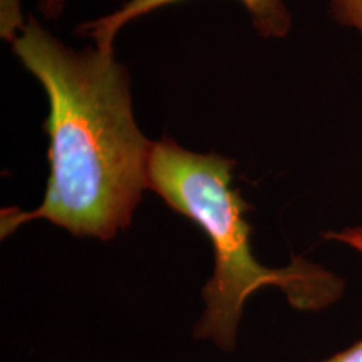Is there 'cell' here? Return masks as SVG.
Returning <instances> with one entry per match:
<instances>
[{
  "instance_id": "5",
  "label": "cell",
  "mask_w": 362,
  "mask_h": 362,
  "mask_svg": "<svg viewBox=\"0 0 362 362\" xmlns=\"http://www.w3.org/2000/svg\"><path fill=\"white\" fill-rule=\"evenodd\" d=\"M22 0H0V37L13 42L25 27Z\"/></svg>"
},
{
  "instance_id": "6",
  "label": "cell",
  "mask_w": 362,
  "mask_h": 362,
  "mask_svg": "<svg viewBox=\"0 0 362 362\" xmlns=\"http://www.w3.org/2000/svg\"><path fill=\"white\" fill-rule=\"evenodd\" d=\"M332 19L359 33L362 39V0H329Z\"/></svg>"
},
{
  "instance_id": "1",
  "label": "cell",
  "mask_w": 362,
  "mask_h": 362,
  "mask_svg": "<svg viewBox=\"0 0 362 362\" xmlns=\"http://www.w3.org/2000/svg\"><path fill=\"white\" fill-rule=\"evenodd\" d=\"M12 51L47 96L49 176L37 208L0 211V237L47 220L74 237L112 240L149 189L155 146L136 123L128 69L115 52L69 47L34 16Z\"/></svg>"
},
{
  "instance_id": "3",
  "label": "cell",
  "mask_w": 362,
  "mask_h": 362,
  "mask_svg": "<svg viewBox=\"0 0 362 362\" xmlns=\"http://www.w3.org/2000/svg\"><path fill=\"white\" fill-rule=\"evenodd\" d=\"M185 0H121L119 7L99 19L84 22L78 27L79 37L90 39L94 47L104 52H115L116 35L124 25ZM257 34L264 39H282L292 29V13L284 0H240Z\"/></svg>"
},
{
  "instance_id": "2",
  "label": "cell",
  "mask_w": 362,
  "mask_h": 362,
  "mask_svg": "<svg viewBox=\"0 0 362 362\" xmlns=\"http://www.w3.org/2000/svg\"><path fill=\"white\" fill-rule=\"evenodd\" d=\"M235 160L181 148L171 138L156 141L149 160V189L171 210L193 221L214 250V274L203 287L205 312L194 336L233 349L245 302L264 287H277L297 310L317 312L336 304L344 280L322 265L292 255L270 269L252 248V210L235 187Z\"/></svg>"
},
{
  "instance_id": "7",
  "label": "cell",
  "mask_w": 362,
  "mask_h": 362,
  "mask_svg": "<svg viewBox=\"0 0 362 362\" xmlns=\"http://www.w3.org/2000/svg\"><path fill=\"white\" fill-rule=\"evenodd\" d=\"M67 0H39V12L42 13L45 19L54 21L64 13Z\"/></svg>"
},
{
  "instance_id": "4",
  "label": "cell",
  "mask_w": 362,
  "mask_h": 362,
  "mask_svg": "<svg viewBox=\"0 0 362 362\" xmlns=\"http://www.w3.org/2000/svg\"><path fill=\"white\" fill-rule=\"evenodd\" d=\"M324 237L327 240H334V242H341L344 245L354 248L356 252L362 253V225L347 226V228L339 230V232H327ZM319 362H362V339L356 344H352L347 349Z\"/></svg>"
}]
</instances>
